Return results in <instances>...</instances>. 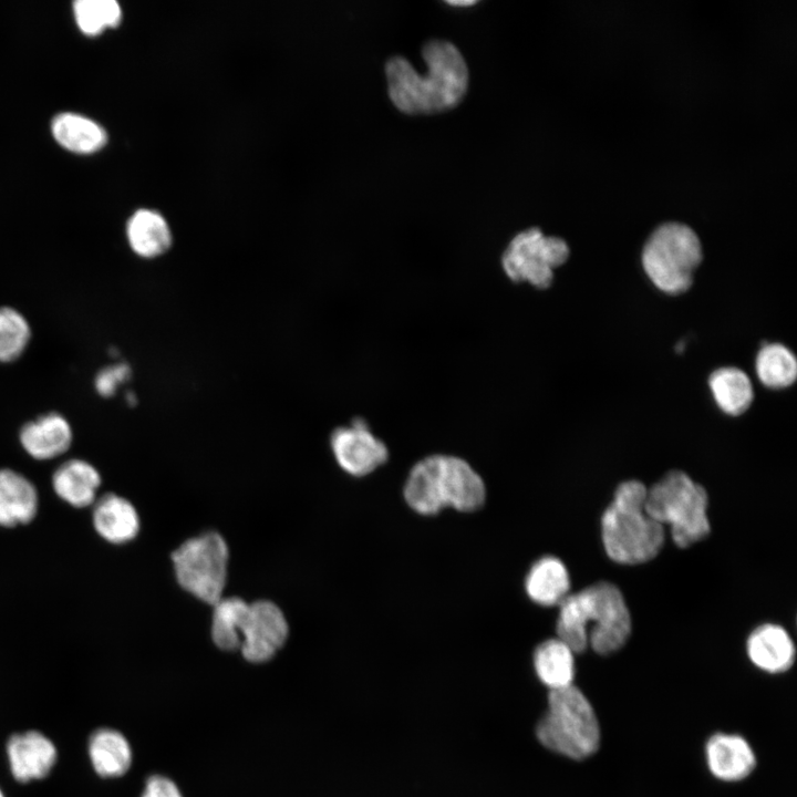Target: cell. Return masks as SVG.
I'll list each match as a JSON object with an SVG mask.
<instances>
[{
  "label": "cell",
  "mask_w": 797,
  "mask_h": 797,
  "mask_svg": "<svg viewBox=\"0 0 797 797\" xmlns=\"http://www.w3.org/2000/svg\"><path fill=\"white\" fill-rule=\"evenodd\" d=\"M427 64L420 74L402 55L385 64L389 95L394 105L408 114L437 113L457 105L468 87V69L457 46L443 39H432L422 49Z\"/></svg>",
  "instance_id": "6da1fadb"
},
{
  "label": "cell",
  "mask_w": 797,
  "mask_h": 797,
  "mask_svg": "<svg viewBox=\"0 0 797 797\" xmlns=\"http://www.w3.org/2000/svg\"><path fill=\"white\" fill-rule=\"evenodd\" d=\"M403 496L415 513L425 516L436 515L446 507L470 513L484 505L486 488L479 474L465 459L434 454L411 468Z\"/></svg>",
  "instance_id": "7a4b0ae2"
},
{
  "label": "cell",
  "mask_w": 797,
  "mask_h": 797,
  "mask_svg": "<svg viewBox=\"0 0 797 797\" xmlns=\"http://www.w3.org/2000/svg\"><path fill=\"white\" fill-rule=\"evenodd\" d=\"M648 487L632 479L621 483L601 519L608 557L621 565L644 563L664 545V528L645 510Z\"/></svg>",
  "instance_id": "3957f363"
},
{
  "label": "cell",
  "mask_w": 797,
  "mask_h": 797,
  "mask_svg": "<svg viewBox=\"0 0 797 797\" xmlns=\"http://www.w3.org/2000/svg\"><path fill=\"white\" fill-rule=\"evenodd\" d=\"M536 737L547 749L571 759L594 754L600 727L587 696L575 684L549 691L548 706L536 725Z\"/></svg>",
  "instance_id": "277c9868"
},
{
  "label": "cell",
  "mask_w": 797,
  "mask_h": 797,
  "mask_svg": "<svg viewBox=\"0 0 797 797\" xmlns=\"http://www.w3.org/2000/svg\"><path fill=\"white\" fill-rule=\"evenodd\" d=\"M708 496L703 486L682 470H670L648 488L645 510L662 526L670 527L680 548L704 539L711 530Z\"/></svg>",
  "instance_id": "5b68a950"
},
{
  "label": "cell",
  "mask_w": 797,
  "mask_h": 797,
  "mask_svg": "<svg viewBox=\"0 0 797 797\" xmlns=\"http://www.w3.org/2000/svg\"><path fill=\"white\" fill-rule=\"evenodd\" d=\"M702 258L696 232L685 224L669 221L649 236L641 259L646 276L659 290L680 294L692 286Z\"/></svg>",
  "instance_id": "8992f818"
},
{
  "label": "cell",
  "mask_w": 797,
  "mask_h": 797,
  "mask_svg": "<svg viewBox=\"0 0 797 797\" xmlns=\"http://www.w3.org/2000/svg\"><path fill=\"white\" fill-rule=\"evenodd\" d=\"M228 561V545L217 531H206L189 538L172 553L178 584L210 605L224 597Z\"/></svg>",
  "instance_id": "52a82bcc"
},
{
  "label": "cell",
  "mask_w": 797,
  "mask_h": 797,
  "mask_svg": "<svg viewBox=\"0 0 797 797\" xmlns=\"http://www.w3.org/2000/svg\"><path fill=\"white\" fill-rule=\"evenodd\" d=\"M569 252L562 238L546 236L541 229L531 227L509 241L501 256V266L513 282L547 289L552 283L555 269L567 261Z\"/></svg>",
  "instance_id": "ba28073f"
},
{
  "label": "cell",
  "mask_w": 797,
  "mask_h": 797,
  "mask_svg": "<svg viewBox=\"0 0 797 797\" xmlns=\"http://www.w3.org/2000/svg\"><path fill=\"white\" fill-rule=\"evenodd\" d=\"M580 592L587 612L588 645L601 655L620 650L631 633L630 611L620 589L599 581Z\"/></svg>",
  "instance_id": "9c48e42d"
},
{
  "label": "cell",
  "mask_w": 797,
  "mask_h": 797,
  "mask_svg": "<svg viewBox=\"0 0 797 797\" xmlns=\"http://www.w3.org/2000/svg\"><path fill=\"white\" fill-rule=\"evenodd\" d=\"M289 635L283 611L272 601L257 600L249 607L241 628V655L251 663L272 659Z\"/></svg>",
  "instance_id": "30bf717a"
},
{
  "label": "cell",
  "mask_w": 797,
  "mask_h": 797,
  "mask_svg": "<svg viewBox=\"0 0 797 797\" xmlns=\"http://www.w3.org/2000/svg\"><path fill=\"white\" fill-rule=\"evenodd\" d=\"M330 447L338 465L354 477L371 474L389 459L386 445L361 417L337 427L331 433Z\"/></svg>",
  "instance_id": "8fae6325"
},
{
  "label": "cell",
  "mask_w": 797,
  "mask_h": 797,
  "mask_svg": "<svg viewBox=\"0 0 797 797\" xmlns=\"http://www.w3.org/2000/svg\"><path fill=\"white\" fill-rule=\"evenodd\" d=\"M19 442L33 459L50 460L69 451L73 431L64 415L49 412L24 423L19 431Z\"/></svg>",
  "instance_id": "7c38bea8"
},
{
  "label": "cell",
  "mask_w": 797,
  "mask_h": 797,
  "mask_svg": "<svg viewBox=\"0 0 797 797\" xmlns=\"http://www.w3.org/2000/svg\"><path fill=\"white\" fill-rule=\"evenodd\" d=\"M92 524L96 534L112 545L131 542L141 530L135 506L115 493L97 497L92 505Z\"/></svg>",
  "instance_id": "4fadbf2b"
},
{
  "label": "cell",
  "mask_w": 797,
  "mask_h": 797,
  "mask_svg": "<svg viewBox=\"0 0 797 797\" xmlns=\"http://www.w3.org/2000/svg\"><path fill=\"white\" fill-rule=\"evenodd\" d=\"M706 763L714 777L737 782L752 774L756 757L749 743L736 734L716 733L705 745Z\"/></svg>",
  "instance_id": "5bb4252c"
},
{
  "label": "cell",
  "mask_w": 797,
  "mask_h": 797,
  "mask_svg": "<svg viewBox=\"0 0 797 797\" xmlns=\"http://www.w3.org/2000/svg\"><path fill=\"white\" fill-rule=\"evenodd\" d=\"M7 749L12 775L19 782L45 777L56 758L53 743L35 731L11 736Z\"/></svg>",
  "instance_id": "9a60e30c"
},
{
  "label": "cell",
  "mask_w": 797,
  "mask_h": 797,
  "mask_svg": "<svg viewBox=\"0 0 797 797\" xmlns=\"http://www.w3.org/2000/svg\"><path fill=\"white\" fill-rule=\"evenodd\" d=\"M51 483L55 495L64 503L74 508H86L97 499L102 477L90 462L70 458L55 468Z\"/></svg>",
  "instance_id": "2e32d148"
},
{
  "label": "cell",
  "mask_w": 797,
  "mask_h": 797,
  "mask_svg": "<svg viewBox=\"0 0 797 797\" xmlns=\"http://www.w3.org/2000/svg\"><path fill=\"white\" fill-rule=\"evenodd\" d=\"M39 509L35 485L12 468H0V527L30 524Z\"/></svg>",
  "instance_id": "e0dca14e"
},
{
  "label": "cell",
  "mask_w": 797,
  "mask_h": 797,
  "mask_svg": "<svg viewBox=\"0 0 797 797\" xmlns=\"http://www.w3.org/2000/svg\"><path fill=\"white\" fill-rule=\"evenodd\" d=\"M746 651L755 666L773 674L789 670L796 654L788 632L773 623L762 624L749 634Z\"/></svg>",
  "instance_id": "ac0fdd59"
},
{
  "label": "cell",
  "mask_w": 797,
  "mask_h": 797,
  "mask_svg": "<svg viewBox=\"0 0 797 797\" xmlns=\"http://www.w3.org/2000/svg\"><path fill=\"white\" fill-rule=\"evenodd\" d=\"M125 234L131 250L144 259L165 255L173 244L172 229L165 217L148 208H141L130 217Z\"/></svg>",
  "instance_id": "d6986e66"
},
{
  "label": "cell",
  "mask_w": 797,
  "mask_h": 797,
  "mask_svg": "<svg viewBox=\"0 0 797 797\" xmlns=\"http://www.w3.org/2000/svg\"><path fill=\"white\" fill-rule=\"evenodd\" d=\"M570 578L565 563L557 557L545 556L530 567L525 590L535 603L545 607L559 605L569 594Z\"/></svg>",
  "instance_id": "ffe728a7"
},
{
  "label": "cell",
  "mask_w": 797,
  "mask_h": 797,
  "mask_svg": "<svg viewBox=\"0 0 797 797\" xmlns=\"http://www.w3.org/2000/svg\"><path fill=\"white\" fill-rule=\"evenodd\" d=\"M536 675L549 691L573 685L575 652L558 638L541 642L534 651Z\"/></svg>",
  "instance_id": "44dd1931"
},
{
  "label": "cell",
  "mask_w": 797,
  "mask_h": 797,
  "mask_svg": "<svg viewBox=\"0 0 797 797\" xmlns=\"http://www.w3.org/2000/svg\"><path fill=\"white\" fill-rule=\"evenodd\" d=\"M51 127L55 141L65 149L77 154L94 153L107 141L106 132L100 124L75 113L56 115Z\"/></svg>",
  "instance_id": "7402d4cb"
},
{
  "label": "cell",
  "mask_w": 797,
  "mask_h": 797,
  "mask_svg": "<svg viewBox=\"0 0 797 797\" xmlns=\"http://www.w3.org/2000/svg\"><path fill=\"white\" fill-rule=\"evenodd\" d=\"M89 753L95 772L103 777H118L132 764V749L123 734L101 728L90 738Z\"/></svg>",
  "instance_id": "603a6c76"
},
{
  "label": "cell",
  "mask_w": 797,
  "mask_h": 797,
  "mask_svg": "<svg viewBox=\"0 0 797 797\" xmlns=\"http://www.w3.org/2000/svg\"><path fill=\"white\" fill-rule=\"evenodd\" d=\"M708 385L717 406L732 416L746 412L754 400L751 379L735 366L715 370L710 375Z\"/></svg>",
  "instance_id": "cb8c5ba5"
},
{
  "label": "cell",
  "mask_w": 797,
  "mask_h": 797,
  "mask_svg": "<svg viewBox=\"0 0 797 797\" xmlns=\"http://www.w3.org/2000/svg\"><path fill=\"white\" fill-rule=\"evenodd\" d=\"M249 602L239 597H222L213 604L211 639L224 651H237Z\"/></svg>",
  "instance_id": "d4e9b609"
},
{
  "label": "cell",
  "mask_w": 797,
  "mask_h": 797,
  "mask_svg": "<svg viewBox=\"0 0 797 797\" xmlns=\"http://www.w3.org/2000/svg\"><path fill=\"white\" fill-rule=\"evenodd\" d=\"M755 370L765 386L785 389L797 379V360L787 346L769 343L763 345L757 353Z\"/></svg>",
  "instance_id": "484cf974"
},
{
  "label": "cell",
  "mask_w": 797,
  "mask_h": 797,
  "mask_svg": "<svg viewBox=\"0 0 797 797\" xmlns=\"http://www.w3.org/2000/svg\"><path fill=\"white\" fill-rule=\"evenodd\" d=\"M557 638L573 652L581 653L588 645V621L581 593H569L558 605Z\"/></svg>",
  "instance_id": "4316f807"
},
{
  "label": "cell",
  "mask_w": 797,
  "mask_h": 797,
  "mask_svg": "<svg viewBox=\"0 0 797 797\" xmlns=\"http://www.w3.org/2000/svg\"><path fill=\"white\" fill-rule=\"evenodd\" d=\"M32 337L28 319L15 308L0 307V363L17 361Z\"/></svg>",
  "instance_id": "83f0119b"
},
{
  "label": "cell",
  "mask_w": 797,
  "mask_h": 797,
  "mask_svg": "<svg viewBox=\"0 0 797 797\" xmlns=\"http://www.w3.org/2000/svg\"><path fill=\"white\" fill-rule=\"evenodd\" d=\"M73 12L77 27L87 35L114 28L122 19V9L115 0H77Z\"/></svg>",
  "instance_id": "f1b7e54d"
},
{
  "label": "cell",
  "mask_w": 797,
  "mask_h": 797,
  "mask_svg": "<svg viewBox=\"0 0 797 797\" xmlns=\"http://www.w3.org/2000/svg\"><path fill=\"white\" fill-rule=\"evenodd\" d=\"M131 366L125 362H116L104 366L95 374L93 384L96 393L105 398L112 397L131 377Z\"/></svg>",
  "instance_id": "f546056e"
},
{
  "label": "cell",
  "mask_w": 797,
  "mask_h": 797,
  "mask_svg": "<svg viewBox=\"0 0 797 797\" xmlns=\"http://www.w3.org/2000/svg\"><path fill=\"white\" fill-rule=\"evenodd\" d=\"M142 797H183V795L172 779L154 775L146 780Z\"/></svg>",
  "instance_id": "4dcf8cb0"
},
{
  "label": "cell",
  "mask_w": 797,
  "mask_h": 797,
  "mask_svg": "<svg viewBox=\"0 0 797 797\" xmlns=\"http://www.w3.org/2000/svg\"><path fill=\"white\" fill-rule=\"evenodd\" d=\"M447 2L451 4H455V6H470V4L475 3L476 1L475 0H449Z\"/></svg>",
  "instance_id": "1f68e13d"
},
{
  "label": "cell",
  "mask_w": 797,
  "mask_h": 797,
  "mask_svg": "<svg viewBox=\"0 0 797 797\" xmlns=\"http://www.w3.org/2000/svg\"><path fill=\"white\" fill-rule=\"evenodd\" d=\"M126 398H127V402H128L131 405H133L134 402L136 401V397L134 396L133 393H128L127 396H126Z\"/></svg>",
  "instance_id": "d6a6232c"
},
{
  "label": "cell",
  "mask_w": 797,
  "mask_h": 797,
  "mask_svg": "<svg viewBox=\"0 0 797 797\" xmlns=\"http://www.w3.org/2000/svg\"><path fill=\"white\" fill-rule=\"evenodd\" d=\"M0 797H3V795H2V793H1V790H0Z\"/></svg>",
  "instance_id": "836d02e7"
}]
</instances>
